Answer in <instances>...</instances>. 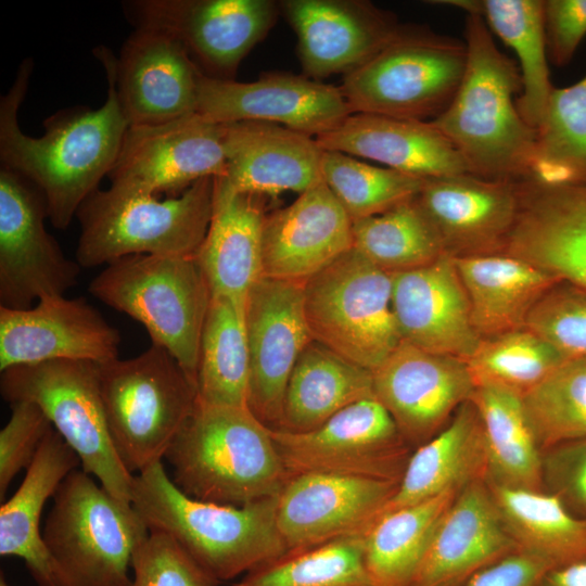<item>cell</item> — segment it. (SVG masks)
Listing matches in <instances>:
<instances>
[{
	"instance_id": "cell-21",
	"label": "cell",
	"mask_w": 586,
	"mask_h": 586,
	"mask_svg": "<svg viewBox=\"0 0 586 586\" xmlns=\"http://www.w3.org/2000/svg\"><path fill=\"white\" fill-rule=\"evenodd\" d=\"M280 10L297 37L298 56L313 79L357 69L403 29L397 17L362 0H284Z\"/></svg>"
},
{
	"instance_id": "cell-50",
	"label": "cell",
	"mask_w": 586,
	"mask_h": 586,
	"mask_svg": "<svg viewBox=\"0 0 586 586\" xmlns=\"http://www.w3.org/2000/svg\"><path fill=\"white\" fill-rule=\"evenodd\" d=\"M544 29L549 59L566 65L586 35V0L544 1Z\"/></svg>"
},
{
	"instance_id": "cell-53",
	"label": "cell",
	"mask_w": 586,
	"mask_h": 586,
	"mask_svg": "<svg viewBox=\"0 0 586 586\" xmlns=\"http://www.w3.org/2000/svg\"><path fill=\"white\" fill-rule=\"evenodd\" d=\"M0 586H10L5 579V577L3 576V574H1L0 576Z\"/></svg>"
},
{
	"instance_id": "cell-3",
	"label": "cell",
	"mask_w": 586,
	"mask_h": 586,
	"mask_svg": "<svg viewBox=\"0 0 586 586\" xmlns=\"http://www.w3.org/2000/svg\"><path fill=\"white\" fill-rule=\"evenodd\" d=\"M278 496L244 506L200 501L180 492L158 461L135 475L131 505L150 531L173 537L220 584L288 553Z\"/></svg>"
},
{
	"instance_id": "cell-30",
	"label": "cell",
	"mask_w": 586,
	"mask_h": 586,
	"mask_svg": "<svg viewBox=\"0 0 586 586\" xmlns=\"http://www.w3.org/2000/svg\"><path fill=\"white\" fill-rule=\"evenodd\" d=\"M264 204L265 196L233 191L214 178L212 217L195 254L211 296L245 305L249 292L263 278Z\"/></svg>"
},
{
	"instance_id": "cell-15",
	"label": "cell",
	"mask_w": 586,
	"mask_h": 586,
	"mask_svg": "<svg viewBox=\"0 0 586 586\" xmlns=\"http://www.w3.org/2000/svg\"><path fill=\"white\" fill-rule=\"evenodd\" d=\"M226 169L221 125L193 113L130 126L107 177L111 187L175 198L201 179L224 177Z\"/></svg>"
},
{
	"instance_id": "cell-25",
	"label": "cell",
	"mask_w": 586,
	"mask_h": 586,
	"mask_svg": "<svg viewBox=\"0 0 586 586\" xmlns=\"http://www.w3.org/2000/svg\"><path fill=\"white\" fill-rule=\"evenodd\" d=\"M392 276V307L402 341L430 353L469 359L481 337L454 257Z\"/></svg>"
},
{
	"instance_id": "cell-2",
	"label": "cell",
	"mask_w": 586,
	"mask_h": 586,
	"mask_svg": "<svg viewBox=\"0 0 586 586\" xmlns=\"http://www.w3.org/2000/svg\"><path fill=\"white\" fill-rule=\"evenodd\" d=\"M467 64L448 107L431 123L447 138L469 174L520 181L531 176L536 130L521 116L520 68L496 46L484 20L466 17Z\"/></svg>"
},
{
	"instance_id": "cell-23",
	"label": "cell",
	"mask_w": 586,
	"mask_h": 586,
	"mask_svg": "<svg viewBox=\"0 0 586 586\" xmlns=\"http://www.w3.org/2000/svg\"><path fill=\"white\" fill-rule=\"evenodd\" d=\"M201 74L173 36L135 28L115 67L116 93L129 127L160 125L196 113Z\"/></svg>"
},
{
	"instance_id": "cell-18",
	"label": "cell",
	"mask_w": 586,
	"mask_h": 586,
	"mask_svg": "<svg viewBox=\"0 0 586 586\" xmlns=\"http://www.w3.org/2000/svg\"><path fill=\"white\" fill-rule=\"evenodd\" d=\"M373 394L413 448L440 433L476 385L464 360L405 341L374 370Z\"/></svg>"
},
{
	"instance_id": "cell-33",
	"label": "cell",
	"mask_w": 586,
	"mask_h": 586,
	"mask_svg": "<svg viewBox=\"0 0 586 586\" xmlns=\"http://www.w3.org/2000/svg\"><path fill=\"white\" fill-rule=\"evenodd\" d=\"M481 339L525 327L538 300L560 279L506 252L454 257Z\"/></svg>"
},
{
	"instance_id": "cell-17",
	"label": "cell",
	"mask_w": 586,
	"mask_h": 586,
	"mask_svg": "<svg viewBox=\"0 0 586 586\" xmlns=\"http://www.w3.org/2000/svg\"><path fill=\"white\" fill-rule=\"evenodd\" d=\"M196 113L216 124L265 122L310 137L335 129L353 114L340 87L286 73L246 82L201 74Z\"/></svg>"
},
{
	"instance_id": "cell-19",
	"label": "cell",
	"mask_w": 586,
	"mask_h": 586,
	"mask_svg": "<svg viewBox=\"0 0 586 586\" xmlns=\"http://www.w3.org/2000/svg\"><path fill=\"white\" fill-rule=\"evenodd\" d=\"M398 483L334 473L289 476L277 504V524L288 553L365 534Z\"/></svg>"
},
{
	"instance_id": "cell-5",
	"label": "cell",
	"mask_w": 586,
	"mask_h": 586,
	"mask_svg": "<svg viewBox=\"0 0 586 586\" xmlns=\"http://www.w3.org/2000/svg\"><path fill=\"white\" fill-rule=\"evenodd\" d=\"M213 198L214 178L163 200L115 187L98 189L76 214V260L93 268L130 255H195L209 226Z\"/></svg>"
},
{
	"instance_id": "cell-26",
	"label": "cell",
	"mask_w": 586,
	"mask_h": 586,
	"mask_svg": "<svg viewBox=\"0 0 586 586\" xmlns=\"http://www.w3.org/2000/svg\"><path fill=\"white\" fill-rule=\"evenodd\" d=\"M517 551L489 485L476 481L443 514L408 586H464Z\"/></svg>"
},
{
	"instance_id": "cell-39",
	"label": "cell",
	"mask_w": 586,
	"mask_h": 586,
	"mask_svg": "<svg viewBox=\"0 0 586 586\" xmlns=\"http://www.w3.org/2000/svg\"><path fill=\"white\" fill-rule=\"evenodd\" d=\"M460 491L381 514L365 534V559L377 586H408L443 514Z\"/></svg>"
},
{
	"instance_id": "cell-35",
	"label": "cell",
	"mask_w": 586,
	"mask_h": 586,
	"mask_svg": "<svg viewBox=\"0 0 586 586\" xmlns=\"http://www.w3.org/2000/svg\"><path fill=\"white\" fill-rule=\"evenodd\" d=\"M480 415L491 486L542 491V449L522 396L496 385H479L471 398Z\"/></svg>"
},
{
	"instance_id": "cell-10",
	"label": "cell",
	"mask_w": 586,
	"mask_h": 586,
	"mask_svg": "<svg viewBox=\"0 0 586 586\" xmlns=\"http://www.w3.org/2000/svg\"><path fill=\"white\" fill-rule=\"evenodd\" d=\"M0 392L9 403L38 405L74 449L81 470L114 497L131 502L135 474L122 462L111 437L99 385L98 364L51 360L1 371Z\"/></svg>"
},
{
	"instance_id": "cell-16",
	"label": "cell",
	"mask_w": 586,
	"mask_h": 586,
	"mask_svg": "<svg viewBox=\"0 0 586 586\" xmlns=\"http://www.w3.org/2000/svg\"><path fill=\"white\" fill-rule=\"evenodd\" d=\"M244 323L247 408L269 429L279 430L290 375L313 340L304 311V284L263 277L246 297Z\"/></svg>"
},
{
	"instance_id": "cell-40",
	"label": "cell",
	"mask_w": 586,
	"mask_h": 586,
	"mask_svg": "<svg viewBox=\"0 0 586 586\" xmlns=\"http://www.w3.org/2000/svg\"><path fill=\"white\" fill-rule=\"evenodd\" d=\"M545 184H586V75L553 87L536 128L531 176Z\"/></svg>"
},
{
	"instance_id": "cell-32",
	"label": "cell",
	"mask_w": 586,
	"mask_h": 586,
	"mask_svg": "<svg viewBox=\"0 0 586 586\" xmlns=\"http://www.w3.org/2000/svg\"><path fill=\"white\" fill-rule=\"evenodd\" d=\"M486 475L482 421L469 400L440 433L413 449L397 489L381 514L448 491H461L476 481L486 482Z\"/></svg>"
},
{
	"instance_id": "cell-9",
	"label": "cell",
	"mask_w": 586,
	"mask_h": 586,
	"mask_svg": "<svg viewBox=\"0 0 586 586\" xmlns=\"http://www.w3.org/2000/svg\"><path fill=\"white\" fill-rule=\"evenodd\" d=\"M466 42L404 25L340 87L352 113L430 122L453 101L464 74Z\"/></svg>"
},
{
	"instance_id": "cell-37",
	"label": "cell",
	"mask_w": 586,
	"mask_h": 586,
	"mask_svg": "<svg viewBox=\"0 0 586 586\" xmlns=\"http://www.w3.org/2000/svg\"><path fill=\"white\" fill-rule=\"evenodd\" d=\"M489 487L519 551L550 570L586 560V520L543 491Z\"/></svg>"
},
{
	"instance_id": "cell-13",
	"label": "cell",
	"mask_w": 586,
	"mask_h": 586,
	"mask_svg": "<svg viewBox=\"0 0 586 586\" xmlns=\"http://www.w3.org/2000/svg\"><path fill=\"white\" fill-rule=\"evenodd\" d=\"M135 26L177 39L205 76L233 80L246 54L275 25L271 0H135L123 4Z\"/></svg>"
},
{
	"instance_id": "cell-45",
	"label": "cell",
	"mask_w": 586,
	"mask_h": 586,
	"mask_svg": "<svg viewBox=\"0 0 586 586\" xmlns=\"http://www.w3.org/2000/svg\"><path fill=\"white\" fill-rule=\"evenodd\" d=\"M522 400L542 450L586 437V357L562 362Z\"/></svg>"
},
{
	"instance_id": "cell-20",
	"label": "cell",
	"mask_w": 586,
	"mask_h": 586,
	"mask_svg": "<svg viewBox=\"0 0 586 586\" xmlns=\"http://www.w3.org/2000/svg\"><path fill=\"white\" fill-rule=\"evenodd\" d=\"M120 334L84 297L42 298L27 309L0 307V371L51 360L104 364Z\"/></svg>"
},
{
	"instance_id": "cell-12",
	"label": "cell",
	"mask_w": 586,
	"mask_h": 586,
	"mask_svg": "<svg viewBox=\"0 0 586 586\" xmlns=\"http://www.w3.org/2000/svg\"><path fill=\"white\" fill-rule=\"evenodd\" d=\"M289 476L334 473L399 483L413 448L375 398L356 402L305 433L271 430Z\"/></svg>"
},
{
	"instance_id": "cell-41",
	"label": "cell",
	"mask_w": 586,
	"mask_h": 586,
	"mask_svg": "<svg viewBox=\"0 0 586 586\" xmlns=\"http://www.w3.org/2000/svg\"><path fill=\"white\" fill-rule=\"evenodd\" d=\"M353 247L390 275L423 267L445 254L416 196L379 215L353 221Z\"/></svg>"
},
{
	"instance_id": "cell-22",
	"label": "cell",
	"mask_w": 586,
	"mask_h": 586,
	"mask_svg": "<svg viewBox=\"0 0 586 586\" xmlns=\"http://www.w3.org/2000/svg\"><path fill=\"white\" fill-rule=\"evenodd\" d=\"M416 201L453 257L505 252L520 207L518 181L469 173L424 179Z\"/></svg>"
},
{
	"instance_id": "cell-28",
	"label": "cell",
	"mask_w": 586,
	"mask_h": 586,
	"mask_svg": "<svg viewBox=\"0 0 586 586\" xmlns=\"http://www.w3.org/2000/svg\"><path fill=\"white\" fill-rule=\"evenodd\" d=\"M220 125L227 169L218 179L229 189L276 198L322 181L323 150L316 138L265 122Z\"/></svg>"
},
{
	"instance_id": "cell-29",
	"label": "cell",
	"mask_w": 586,
	"mask_h": 586,
	"mask_svg": "<svg viewBox=\"0 0 586 586\" xmlns=\"http://www.w3.org/2000/svg\"><path fill=\"white\" fill-rule=\"evenodd\" d=\"M316 141L322 150L375 161L421 179L468 173L458 152L431 122L353 113Z\"/></svg>"
},
{
	"instance_id": "cell-8",
	"label": "cell",
	"mask_w": 586,
	"mask_h": 586,
	"mask_svg": "<svg viewBox=\"0 0 586 586\" xmlns=\"http://www.w3.org/2000/svg\"><path fill=\"white\" fill-rule=\"evenodd\" d=\"M99 385L114 447L130 473L162 461L196 403V388L164 347L98 364ZM135 474V475H136Z\"/></svg>"
},
{
	"instance_id": "cell-38",
	"label": "cell",
	"mask_w": 586,
	"mask_h": 586,
	"mask_svg": "<svg viewBox=\"0 0 586 586\" xmlns=\"http://www.w3.org/2000/svg\"><path fill=\"white\" fill-rule=\"evenodd\" d=\"M244 306L226 296H211L196 371L201 404L247 407L250 359Z\"/></svg>"
},
{
	"instance_id": "cell-1",
	"label": "cell",
	"mask_w": 586,
	"mask_h": 586,
	"mask_svg": "<svg viewBox=\"0 0 586 586\" xmlns=\"http://www.w3.org/2000/svg\"><path fill=\"white\" fill-rule=\"evenodd\" d=\"M107 79L104 104L63 109L46 118L44 132L24 133L17 111L28 89L33 60L25 59L0 101L1 167L15 171L43 195L53 227L65 230L80 205L112 169L129 128L116 93V56L106 47L93 50Z\"/></svg>"
},
{
	"instance_id": "cell-47",
	"label": "cell",
	"mask_w": 586,
	"mask_h": 586,
	"mask_svg": "<svg viewBox=\"0 0 586 586\" xmlns=\"http://www.w3.org/2000/svg\"><path fill=\"white\" fill-rule=\"evenodd\" d=\"M131 586H217L169 535L150 531L131 562Z\"/></svg>"
},
{
	"instance_id": "cell-24",
	"label": "cell",
	"mask_w": 586,
	"mask_h": 586,
	"mask_svg": "<svg viewBox=\"0 0 586 586\" xmlns=\"http://www.w3.org/2000/svg\"><path fill=\"white\" fill-rule=\"evenodd\" d=\"M353 249V220L324 183L266 214L263 277L304 284Z\"/></svg>"
},
{
	"instance_id": "cell-51",
	"label": "cell",
	"mask_w": 586,
	"mask_h": 586,
	"mask_svg": "<svg viewBox=\"0 0 586 586\" xmlns=\"http://www.w3.org/2000/svg\"><path fill=\"white\" fill-rule=\"evenodd\" d=\"M549 570L538 558L517 551L480 572L464 586H542Z\"/></svg>"
},
{
	"instance_id": "cell-34",
	"label": "cell",
	"mask_w": 586,
	"mask_h": 586,
	"mask_svg": "<svg viewBox=\"0 0 586 586\" xmlns=\"http://www.w3.org/2000/svg\"><path fill=\"white\" fill-rule=\"evenodd\" d=\"M366 398H374L372 371L311 340L290 375L279 430L313 431Z\"/></svg>"
},
{
	"instance_id": "cell-52",
	"label": "cell",
	"mask_w": 586,
	"mask_h": 586,
	"mask_svg": "<svg viewBox=\"0 0 586 586\" xmlns=\"http://www.w3.org/2000/svg\"><path fill=\"white\" fill-rule=\"evenodd\" d=\"M542 586H586V560L549 570Z\"/></svg>"
},
{
	"instance_id": "cell-42",
	"label": "cell",
	"mask_w": 586,
	"mask_h": 586,
	"mask_svg": "<svg viewBox=\"0 0 586 586\" xmlns=\"http://www.w3.org/2000/svg\"><path fill=\"white\" fill-rule=\"evenodd\" d=\"M365 534L286 553L232 586H377L366 564Z\"/></svg>"
},
{
	"instance_id": "cell-48",
	"label": "cell",
	"mask_w": 586,
	"mask_h": 586,
	"mask_svg": "<svg viewBox=\"0 0 586 586\" xmlns=\"http://www.w3.org/2000/svg\"><path fill=\"white\" fill-rule=\"evenodd\" d=\"M11 415L0 431V499L22 470L34 461L52 424L42 409L31 402L10 403Z\"/></svg>"
},
{
	"instance_id": "cell-6",
	"label": "cell",
	"mask_w": 586,
	"mask_h": 586,
	"mask_svg": "<svg viewBox=\"0 0 586 586\" xmlns=\"http://www.w3.org/2000/svg\"><path fill=\"white\" fill-rule=\"evenodd\" d=\"M42 538L62 586H131L132 557L150 530L131 502L81 469L60 484Z\"/></svg>"
},
{
	"instance_id": "cell-43",
	"label": "cell",
	"mask_w": 586,
	"mask_h": 586,
	"mask_svg": "<svg viewBox=\"0 0 586 586\" xmlns=\"http://www.w3.org/2000/svg\"><path fill=\"white\" fill-rule=\"evenodd\" d=\"M565 360L524 327L482 339L466 362L476 386L496 385L522 396Z\"/></svg>"
},
{
	"instance_id": "cell-49",
	"label": "cell",
	"mask_w": 586,
	"mask_h": 586,
	"mask_svg": "<svg viewBox=\"0 0 586 586\" xmlns=\"http://www.w3.org/2000/svg\"><path fill=\"white\" fill-rule=\"evenodd\" d=\"M542 491L586 520V437L542 450Z\"/></svg>"
},
{
	"instance_id": "cell-46",
	"label": "cell",
	"mask_w": 586,
	"mask_h": 586,
	"mask_svg": "<svg viewBox=\"0 0 586 586\" xmlns=\"http://www.w3.org/2000/svg\"><path fill=\"white\" fill-rule=\"evenodd\" d=\"M525 328L565 359L586 357V286L558 281L535 304Z\"/></svg>"
},
{
	"instance_id": "cell-7",
	"label": "cell",
	"mask_w": 586,
	"mask_h": 586,
	"mask_svg": "<svg viewBox=\"0 0 586 586\" xmlns=\"http://www.w3.org/2000/svg\"><path fill=\"white\" fill-rule=\"evenodd\" d=\"M89 292L140 322L195 386L211 291L195 255H130L107 264ZM196 388V387H195Z\"/></svg>"
},
{
	"instance_id": "cell-27",
	"label": "cell",
	"mask_w": 586,
	"mask_h": 586,
	"mask_svg": "<svg viewBox=\"0 0 586 586\" xmlns=\"http://www.w3.org/2000/svg\"><path fill=\"white\" fill-rule=\"evenodd\" d=\"M520 207L505 252L586 286V184L518 182Z\"/></svg>"
},
{
	"instance_id": "cell-44",
	"label": "cell",
	"mask_w": 586,
	"mask_h": 586,
	"mask_svg": "<svg viewBox=\"0 0 586 586\" xmlns=\"http://www.w3.org/2000/svg\"><path fill=\"white\" fill-rule=\"evenodd\" d=\"M322 180L353 221L379 215L413 199L423 180L388 167H377L353 156L323 150Z\"/></svg>"
},
{
	"instance_id": "cell-31",
	"label": "cell",
	"mask_w": 586,
	"mask_h": 586,
	"mask_svg": "<svg viewBox=\"0 0 586 586\" xmlns=\"http://www.w3.org/2000/svg\"><path fill=\"white\" fill-rule=\"evenodd\" d=\"M79 466L77 454L52 428L21 485L1 505L0 555L24 560L37 586H62L40 532V518L48 499Z\"/></svg>"
},
{
	"instance_id": "cell-4",
	"label": "cell",
	"mask_w": 586,
	"mask_h": 586,
	"mask_svg": "<svg viewBox=\"0 0 586 586\" xmlns=\"http://www.w3.org/2000/svg\"><path fill=\"white\" fill-rule=\"evenodd\" d=\"M165 459L180 492L218 505L278 496L289 477L271 429L247 407L198 402Z\"/></svg>"
},
{
	"instance_id": "cell-36",
	"label": "cell",
	"mask_w": 586,
	"mask_h": 586,
	"mask_svg": "<svg viewBox=\"0 0 586 586\" xmlns=\"http://www.w3.org/2000/svg\"><path fill=\"white\" fill-rule=\"evenodd\" d=\"M480 15L489 30L511 47L520 62L522 91L517 106L536 130L553 86L549 79L542 0L438 1Z\"/></svg>"
},
{
	"instance_id": "cell-11",
	"label": "cell",
	"mask_w": 586,
	"mask_h": 586,
	"mask_svg": "<svg viewBox=\"0 0 586 586\" xmlns=\"http://www.w3.org/2000/svg\"><path fill=\"white\" fill-rule=\"evenodd\" d=\"M311 339L374 371L400 344L392 276L354 247L304 283Z\"/></svg>"
},
{
	"instance_id": "cell-14",
	"label": "cell",
	"mask_w": 586,
	"mask_h": 586,
	"mask_svg": "<svg viewBox=\"0 0 586 586\" xmlns=\"http://www.w3.org/2000/svg\"><path fill=\"white\" fill-rule=\"evenodd\" d=\"M47 203L21 175L0 170V307L27 309L35 301L63 296L80 273L46 230Z\"/></svg>"
}]
</instances>
